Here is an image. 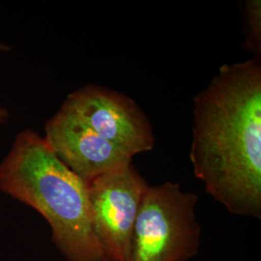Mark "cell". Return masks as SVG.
Listing matches in <instances>:
<instances>
[{"label":"cell","mask_w":261,"mask_h":261,"mask_svg":"<svg viewBox=\"0 0 261 261\" xmlns=\"http://www.w3.org/2000/svg\"><path fill=\"white\" fill-rule=\"evenodd\" d=\"M63 106L99 137L133 157L154 148L156 140L149 119L124 94L88 84L70 94Z\"/></svg>","instance_id":"obj_5"},{"label":"cell","mask_w":261,"mask_h":261,"mask_svg":"<svg viewBox=\"0 0 261 261\" xmlns=\"http://www.w3.org/2000/svg\"><path fill=\"white\" fill-rule=\"evenodd\" d=\"M9 112L4 108H0V124L6 123L9 120Z\"/></svg>","instance_id":"obj_8"},{"label":"cell","mask_w":261,"mask_h":261,"mask_svg":"<svg viewBox=\"0 0 261 261\" xmlns=\"http://www.w3.org/2000/svg\"><path fill=\"white\" fill-rule=\"evenodd\" d=\"M193 112L195 176L229 213L260 219V60L222 66Z\"/></svg>","instance_id":"obj_1"},{"label":"cell","mask_w":261,"mask_h":261,"mask_svg":"<svg viewBox=\"0 0 261 261\" xmlns=\"http://www.w3.org/2000/svg\"><path fill=\"white\" fill-rule=\"evenodd\" d=\"M245 46L255 59L261 57V1L248 0L245 4Z\"/></svg>","instance_id":"obj_7"},{"label":"cell","mask_w":261,"mask_h":261,"mask_svg":"<svg viewBox=\"0 0 261 261\" xmlns=\"http://www.w3.org/2000/svg\"><path fill=\"white\" fill-rule=\"evenodd\" d=\"M0 190L47 221L68 261H107L91 223L88 186L31 129L16 136L0 164Z\"/></svg>","instance_id":"obj_2"},{"label":"cell","mask_w":261,"mask_h":261,"mask_svg":"<svg viewBox=\"0 0 261 261\" xmlns=\"http://www.w3.org/2000/svg\"><path fill=\"white\" fill-rule=\"evenodd\" d=\"M10 50H11V47H10V46L0 42V54H2V53H8Z\"/></svg>","instance_id":"obj_9"},{"label":"cell","mask_w":261,"mask_h":261,"mask_svg":"<svg viewBox=\"0 0 261 261\" xmlns=\"http://www.w3.org/2000/svg\"><path fill=\"white\" fill-rule=\"evenodd\" d=\"M198 197L179 183L149 186L141 199L130 239V261H187L198 252Z\"/></svg>","instance_id":"obj_3"},{"label":"cell","mask_w":261,"mask_h":261,"mask_svg":"<svg viewBox=\"0 0 261 261\" xmlns=\"http://www.w3.org/2000/svg\"><path fill=\"white\" fill-rule=\"evenodd\" d=\"M44 139L56 156L86 183L132 164L134 158L99 137L63 105L46 123Z\"/></svg>","instance_id":"obj_6"},{"label":"cell","mask_w":261,"mask_h":261,"mask_svg":"<svg viewBox=\"0 0 261 261\" xmlns=\"http://www.w3.org/2000/svg\"><path fill=\"white\" fill-rule=\"evenodd\" d=\"M94 235L107 261H130V239L149 185L129 164L87 183Z\"/></svg>","instance_id":"obj_4"}]
</instances>
